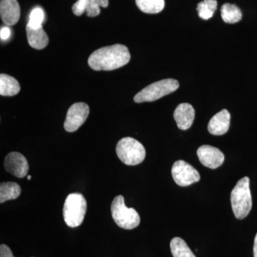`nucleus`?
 Instances as JSON below:
<instances>
[{"mask_svg":"<svg viewBox=\"0 0 257 257\" xmlns=\"http://www.w3.org/2000/svg\"><path fill=\"white\" fill-rule=\"evenodd\" d=\"M87 201L82 194L72 193L66 198L63 208L64 220L69 227L82 224L87 211Z\"/></svg>","mask_w":257,"mask_h":257,"instance_id":"obj_3","label":"nucleus"},{"mask_svg":"<svg viewBox=\"0 0 257 257\" xmlns=\"http://www.w3.org/2000/svg\"><path fill=\"white\" fill-rule=\"evenodd\" d=\"M45 20V12L41 8H34L30 13L28 25L32 28H40Z\"/></svg>","mask_w":257,"mask_h":257,"instance_id":"obj_21","label":"nucleus"},{"mask_svg":"<svg viewBox=\"0 0 257 257\" xmlns=\"http://www.w3.org/2000/svg\"><path fill=\"white\" fill-rule=\"evenodd\" d=\"M5 170L18 178H23L28 175L29 164L28 160L19 152H11L5 157Z\"/></svg>","mask_w":257,"mask_h":257,"instance_id":"obj_9","label":"nucleus"},{"mask_svg":"<svg viewBox=\"0 0 257 257\" xmlns=\"http://www.w3.org/2000/svg\"><path fill=\"white\" fill-rule=\"evenodd\" d=\"M10 36H11V30H10L9 27H4V28H1V30H0V37H1L2 40H8Z\"/></svg>","mask_w":257,"mask_h":257,"instance_id":"obj_25","label":"nucleus"},{"mask_svg":"<svg viewBox=\"0 0 257 257\" xmlns=\"http://www.w3.org/2000/svg\"><path fill=\"white\" fill-rule=\"evenodd\" d=\"M172 175L175 183L181 187H187L199 182L200 175L195 168L183 160H178L174 164Z\"/></svg>","mask_w":257,"mask_h":257,"instance_id":"obj_7","label":"nucleus"},{"mask_svg":"<svg viewBox=\"0 0 257 257\" xmlns=\"http://www.w3.org/2000/svg\"><path fill=\"white\" fill-rule=\"evenodd\" d=\"M0 16L5 25L13 26L20 18V7L18 0H1Z\"/></svg>","mask_w":257,"mask_h":257,"instance_id":"obj_11","label":"nucleus"},{"mask_svg":"<svg viewBox=\"0 0 257 257\" xmlns=\"http://www.w3.org/2000/svg\"><path fill=\"white\" fill-rule=\"evenodd\" d=\"M137 6L143 13L157 14L165 8V0H136Z\"/></svg>","mask_w":257,"mask_h":257,"instance_id":"obj_18","label":"nucleus"},{"mask_svg":"<svg viewBox=\"0 0 257 257\" xmlns=\"http://www.w3.org/2000/svg\"><path fill=\"white\" fill-rule=\"evenodd\" d=\"M249 183L248 177H243L238 181L234 188L231 191V208L236 219H244L249 214L252 207Z\"/></svg>","mask_w":257,"mask_h":257,"instance_id":"obj_2","label":"nucleus"},{"mask_svg":"<svg viewBox=\"0 0 257 257\" xmlns=\"http://www.w3.org/2000/svg\"><path fill=\"white\" fill-rule=\"evenodd\" d=\"M179 87L178 81L174 79H165L150 84L144 88L134 97L137 103L156 101L167 94L175 92Z\"/></svg>","mask_w":257,"mask_h":257,"instance_id":"obj_6","label":"nucleus"},{"mask_svg":"<svg viewBox=\"0 0 257 257\" xmlns=\"http://www.w3.org/2000/svg\"><path fill=\"white\" fill-rule=\"evenodd\" d=\"M217 8L216 0H204L197 5V12L199 18L204 20L212 18Z\"/></svg>","mask_w":257,"mask_h":257,"instance_id":"obj_20","label":"nucleus"},{"mask_svg":"<svg viewBox=\"0 0 257 257\" xmlns=\"http://www.w3.org/2000/svg\"><path fill=\"white\" fill-rule=\"evenodd\" d=\"M89 0H78L72 6V12L76 16H81L83 13H86L89 5Z\"/></svg>","mask_w":257,"mask_h":257,"instance_id":"obj_23","label":"nucleus"},{"mask_svg":"<svg viewBox=\"0 0 257 257\" xmlns=\"http://www.w3.org/2000/svg\"><path fill=\"white\" fill-rule=\"evenodd\" d=\"M22 189L15 182H3L0 184V202L3 204L7 201L15 199L20 197Z\"/></svg>","mask_w":257,"mask_h":257,"instance_id":"obj_16","label":"nucleus"},{"mask_svg":"<svg viewBox=\"0 0 257 257\" xmlns=\"http://www.w3.org/2000/svg\"><path fill=\"white\" fill-rule=\"evenodd\" d=\"M31 178H32L31 176H30V175L28 176V180H30V179H31Z\"/></svg>","mask_w":257,"mask_h":257,"instance_id":"obj_27","label":"nucleus"},{"mask_svg":"<svg viewBox=\"0 0 257 257\" xmlns=\"http://www.w3.org/2000/svg\"><path fill=\"white\" fill-rule=\"evenodd\" d=\"M108 5L109 0H89L86 14L88 17L94 18L100 14V8H107Z\"/></svg>","mask_w":257,"mask_h":257,"instance_id":"obj_22","label":"nucleus"},{"mask_svg":"<svg viewBox=\"0 0 257 257\" xmlns=\"http://www.w3.org/2000/svg\"><path fill=\"white\" fill-rule=\"evenodd\" d=\"M197 156L203 165L210 169H216L222 165L224 155L216 147L203 145L197 150Z\"/></svg>","mask_w":257,"mask_h":257,"instance_id":"obj_10","label":"nucleus"},{"mask_svg":"<svg viewBox=\"0 0 257 257\" xmlns=\"http://www.w3.org/2000/svg\"><path fill=\"white\" fill-rule=\"evenodd\" d=\"M195 116V111L194 108L188 103H182L176 108L174 112L177 126L179 130H187L191 127Z\"/></svg>","mask_w":257,"mask_h":257,"instance_id":"obj_12","label":"nucleus"},{"mask_svg":"<svg viewBox=\"0 0 257 257\" xmlns=\"http://www.w3.org/2000/svg\"><path fill=\"white\" fill-rule=\"evenodd\" d=\"M253 256L257 257V233L254 239V244H253Z\"/></svg>","mask_w":257,"mask_h":257,"instance_id":"obj_26","label":"nucleus"},{"mask_svg":"<svg viewBox=\"0 0 257 257\" xmlns=\"http://www.w3.org/2000/svg\"><path fill=\"white\" fill-rule=\"evenodd\" d=\"M131 59L127 47L116 44L94 51L88 59V64L96 71H111L126 65Z\"/></svg>","mask_w":257,"mask_h":257,"instance_id":"obj_1","label":"nucleus"},{"mask_svg":"<svg viewBox=\"0 0 257 257\" xmlns=\"http://www.w3.org/2000/svg\"><path fill=\"white\" fill-rule=\"evenodd\" d=\"M89 114V107L84 102L72 104L67 111L64 127L68 133H74L87 120Z\"/></svg>","mask_w":257,"mask_h":257,"instance_id":"obj_8","label":"nucleus"},{"mask_svg":"<svg viewBox=\"0 0 257 257\" xmlns=\"http://www.w3.org/2000/svg\"><path fill=\"white\" fill-rule=\"evenodd\" d=\"M0 257H15L9 246L5 244L0 246Z\"/></svg>","mask_w":257,"mask_h":257,"instance_id":"obj_24","label":"nucleus"},{"mask_svg":"<svg viewBox=\"0 0 257 257\" xmlns=\"http://www.w3.org/2000/svg\"><path fill=\"white\" fill-rule=\"evenodd\" d=\"M20 84L14 77L6 74H0V94L12 96L20 92Z\"/></svg>","mask_w":257,"mask_h":257,"instance_id":"obj_15","label":"nucleus"},{"mask_svg":"<svg viewBox=\"0 0 257 257\" xmlns=\"http://www.w3.org/2000/svg\"><path fill=\"white\" fill-rule=\"evenodd\" d=\"M111 212L115 223L122 229H133L140 224V216L138 211L125 205L123 196L114 198L111 203Z\"/></svg>","mask_w":257,"mask_h":257,"instance_id":"obj_5","label":"nucleus"},{"mask_svg":"<svg viewBox=\"0 0 257 257\" xmlns=\"http://www.w3.org/2000/svg\"><path fill=\"white\" fill-rule=\"evenodd\" d=\"M26 31L29 45L32 48L42 50L48 45L49 37L42 27L35 29L27 25Z\"/></svg>","mask_w":257,"mask_h":257,"instance_id":"obj_14","label":"nucleus"},{"mask_svg":"<svg viewBox=\"0 0 257 257\" xmlns=\"http://www.w3.org/2000/svg\"><path fill=\"white\" fill-rule=\"evenodd\" d=\"M170 248L174 257H196L185 241L181 238L172 239Z\"/></svg>","mask_w":257,"mask_h":257,"instance_id":"obj_19","label":"nucleus"},{"mask_svg":"<svg viewBox=\"0 0 257 257\" xmlns=\"http://www.w3.org/2000/svg\"><path fill=\"white\" fill-rule=\"evenodd\" d=\"M231 116L229 111L223 109L214 115L208 124V131L216 136H220L227 133L230 126Z\"/></svg>","mask_w":257,"mask_h":257,"instance_id":"obj_13","label":"nucleus"},{"mask_svg":"<svg viewBox=\"0 0 257 257\" xmlns=\"http://www.w3.org/2000/svg\"><path fill=\"white\" fill-rule=\"evenodd\" d=\"M221 18L224 23L234 24L242 18L241 10L236 5L226 3L221 8Z\"/></svg>","mask_w":257,"mask_h":257,"instance_id":"obj_17","label":"nucleus"},{"mask_svg":"<svg viewBox=\"0 0 257 257\" xmlns=\"http://www.w3.org/2000/svg\"><path fill=\"white\" fill-rule=\"evenodd\" d=\"M116 152L120 160L128 166L142 163L146 156V150L140 142L132 138H124L118 142Z\"/></svg>","mask_w":257,"mask_h":257,"instance_id":"obj_4","label":"nucleus"}]
</instances>
